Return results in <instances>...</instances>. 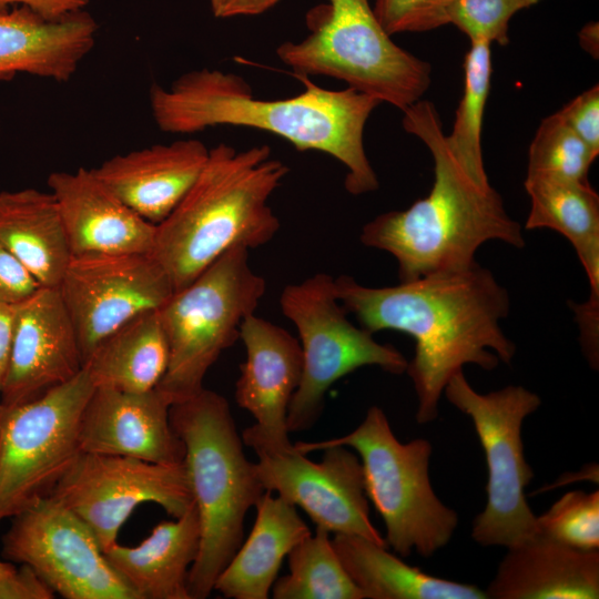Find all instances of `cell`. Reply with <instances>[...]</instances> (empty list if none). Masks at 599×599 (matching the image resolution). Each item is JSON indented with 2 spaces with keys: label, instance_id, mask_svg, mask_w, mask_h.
Listing matches in <instances>:
<instances>
[{
  "label": "cell",
  "instance_id": "obj_9",
  "mask_svg": "<svg viewBox=\"0 0 599 599\" xmlns=\"http://www.w3.org/2000/svg\"><path fill=\"white\" fill-rule=\"evenodd\" d=\"M443 394L469 416L486 457L487 501L473 521L471 538L485 547L508 548L536 537L537 516L525 495L534 471L525 458L521 427L539 408L540 397L519 385L477 393L463 370L448 380Z\"/></svg>",
  "mask_w": 599,
  "mask_h": 599
},
{
  "label": "cell",
  "instance_id": "obj_35",
  "mask_svg": "<svg viewBox=\"0 0 599 599\" xmlns=\"http://www.w3.org/2000/svg\"><path fill=\"white\" fill-rule=\"evenodd\" d=\"M557 113L599 155V85L596 83L569 101Z\"/></svg>",
  "mask_w": 599,
  "mask_h": 599
},
{
  "label": "cell",
  "instance_id": "obj_28",
  "mask_svg": "<svg viewBox=\"0 0 599 599\" xmlns=\"http://www.w3.org/2000/svg\"><path fill=\"white\" fill-rule=\"evenodd\" d=\"M530 197L526 230L550 229L572 245L589 280L599 290V195L589 182L526 176Z\"/></svg>",
  "mask_w": 599,
  "mask_h": 599
},
{
  "label": "cell",
  "instance_id": "obj_38",
  "mask_svg": "<svg viewBox=\"0 0 599 599\" xmlns=\"http://www.w3.org/2000/svg\"><path fill=\"white\" fill-rule=\"evenodd\" d=\"M88 3L89 0H0V10L26 6L47 19H58L84 9Z\"/></svg>",
  "mask_w": 599,
  "mask_h": 599
},
{
  "label": "cell",
  "instance_id": "obj_21",
  "mask_svg": "<svg viewBox=\"0 0 599 599\" xmlns=\"http://www.w3.org/2000/svg\"><path fill=\"white\" fill-rule=\"evenodd\" d=\"M97 30L84 9L58 19L26 6L0 10V79L22 72L68 81L93 49Z\"/></svg>",
  "mask_w": 599,
  "mask_h": 599
},
{
  "label": "cell",
  "instance_id": "obj_22",
  "mask_svg": "<svg viewBox=\"0 0 599 599\" xmlns=\"http://www.w3.org/2000/svg\"><path fill=\"white\" fill-rule=\"evenodd\" d=\"M485 591L488 599H597L599 550L542 535L507 548Z\"/></svg>",
  "mask_w": 599,
  "mask_h": 599
},
{
  "label": "cell",
  "instance_id": "obj_20",
  "mask_svg": "<svg viewBox=\"0 0 599 599\" xmlns=\"http://www.w3.org/2000/svg\"><path fill=\"white\" fill-rule=\"evenodd\" d=\"M209 151L200 140L183 139L115 155L91 170L123 203L158 225L194 184Z\"/></svg>",
  "mask_w": 599,
  "mask_h": 599
},
{
  "label": "cell",
  "instance_id": "obj_27",
  "mask_svg": "<svg viewBox=\"0 0 599 599\" xmlns=\"http://www.w3.org/2000/svg\"><path fill=\"white\" fill-rule=\"evenodd\" d=\"M169 361V341L159 309H153L139 314L101 341L83 367L94 387L142 393L156 388Z\"/></svg>",
  "mask_w": 599,
  "mask_h": 599
},
{
  "label": "cell",
  "instance_id": "obj_11",
  "mask_svg": "<svg viewBox=\"0 0 599 599\" xmlns=\"http://www.w3.org/2000/svg\"><path fill=\"white\" fill-rule=\"evenodd\" d=\"M93 390L83 367L31 400L0 402V522L50 495L81 453L79 425Z\"/></svg>",
  "mask_w": 599,
  "mask_h": 599
},
{
  "label": "cell",
  "instance_id": "obj_5",
  "mask_svg": "<svg viewBox=\"0 0 599 599\" xmlns=\"http://www.w3.org/2000/svg\"><path fill=\"white\" fill-rule=\"evenodd\" d=\"M170 419L185 447L184 465L201 528L187 589L191 599H205L241 546L245 516L265 490L255 463L244 454L224 396L203 388L173 404Z\"/></svg>",
  "mask_w": 599,
  "mask_h": 599
},
{
  "label": "cell",
  "instance_id": "obj_24",
  "mask_svg": "<svg viewBox=\"0 0 599 599\" xmlns=\"http://www.w3.org/2000/svg\"><path fill=\"white\" fill-rule=\"evenodd\" d=\"M255 508L247 539L215 580L214 590L225 598H268L284 558L312 534L296 507L278 495L265 491Z\"/></svg>",
  "mask_w": 599,
  "mask_h": 599
},
{
  "label": "cell",
  "instance_id": "obj_26",
  "mask_svg": "<svg viewBox=\"0 0 599 599\" xmlns=\"http://www.w3.org/2000/svg\"><path fill=\"white\" fill-rule=\"evenodd\" d=\"M332 544L364 599H487L475 585L428 575L367 538L335 535Z\"/></svg>",
  "mask_w": 599,
  "mask_h": 599
},
{
  "label": "cell",
  "instance_id": "obj_25",
  "mask_svg": "<svg viewBox=\"0 0 599 599\" xmlns=\"http://www.w3.org/2000/svg\"><path fill=\"white\" fill-rule=\"evenodd\" d=\"M0 243L43 287H58L71 258L51 192H0Z\"/></svg>",
  "mask_w": 599,
  "mask_h": 599
},
{
  "label": "cell",
  "instance_id": "obj_14",
  "mask_svg": "<svg viewBox=\"0 0 599 599\" xmlns=\"http://www.w3.org/2000/svg\"><path fill=\"white\" fill-rule=\"evenodd\" d=\"M81 347L83 364L95 346L173 294L170 277L151 254L72 255L58 286Z\"/></svg>",
  "mask_w": 599,
  "mask_h": 599
},
{
  "label": "cell",
  "instance_id": "obj_32",
  "mask_svg": "<svg viewBox=\"0 0 599 599\" xmlns=\"http://www.w3.org/2000/svg\"><path fill=\"white\" fill-rule=\"evenodd\" d=\"M539 535L562 545L599 550V490L568 491L541 516H537Z\"/></svg>",
  "mask_w": 599,
  "mask_h": 599
},
{
  "label": "cell",
  "instance_id": "obj_37",
  "mask_svg": "<svg viewBox=\"0 0 599 599\" xmlns=\"http://www.w3.org/2000/svg\"><path fill=\"white\" fill-rule=\"evenodd\" d=\"M53 590L29 566L0 577V599H53Z\"/></svg>",
  "mask_w": 599,
  "mask_h": 599
},
{
  "label": "cell",
  "instance_id": "obj_8",
  "mask_svg": "<svg viewBox=\"0 0 599 599\" xmlns=\"http://www.w3.org/2000/svg\"><path fill=\"white\" fill-rule=\"evenodd\" d=\"M265 293V280L250 265V250L233 247L159 308L170 361L156 388L172 404L204 388L209 369L240 339L242 323Z\"/></svg>",
  "mask_w": 599,
  "mask_h": 599
},
{
  "label": "cell",
  "instance_id": "obj_36",
  "mask_svg": "<svg viewBox=\"0 0 599 599\" xmlns=\"http://www.w3.org/2000/svg\"><path fill=\"white\" fill-rule=\"evenodd\" d=\"M38 287L31 274L0 243V303L17 304Z\"/></svg>",
  "mask_w": 599,
  "mask_h": 599
},
{
  "label": "cell",
  "instance_id": "obj_6",
  "mask_svg": "<svg viewBox=\"0 0 599 599\" xmlns=\"http://www.w3.org/2000/svg\"><path fill=\"white\" fill-rule=\"evenodd\" d=\"M309 34L276 53L294 75L342 80L404 111L430 85L432 67L398 47L377 20L370 0H328L306 14Z\"/></svg>",
  "mask_w": 599,
  "mask_h": 599
},
{
  "label": "cell",
  "instance_id": "obj_34",
  "mask_svg": "<svg viewBox=\"0 0 599 599\" xmlns=\"http://www.w3.org/2000/svg\"><path fill=\"white\" fill-rule=\"evenodd\" d=\"M453 0H373L374 13L389 34L425 32L448 24Z\"/></svg>",
  "mask_w": 599,
  "mask_h": 599
},
{
  "label": "cell",
  "instance_id": "obj_39",
  "mask_svg": "<svg viewBox=\"0 0 599 599\" xmlns=\"http://www.w3.org/2000/svg\"><path fill=\"white\" fill-rule=\"evenodd\" d=\"M280 0H210L216 18L256 16L273 8Z\"/></svg>",
  "mask_w": 599,
  "mask_h": 599
},
{
  "label": "cell",
  "instance_id": "obj_1",
  "mask_svg": "<svg viewBox=\"0 0 599 599\" xmlns=\"http://www.w3.org/2000/svg\"><path fill=\"white\" fill-rule=\"evenodd\" d=\"M335 288L347 314L370 334L392 329L414 338L415 354L405 372L417 396L420 425L437 418L444 389L464 365L493 370L516 354L500 327L510 308L508 292L477 262L387 287L341 275Z\"/></svg>",
  "mask_w": 599,
  "mask_h": 599
},
{
  "label": "cell",
  "instance_id": "obj_42",
  "mask_svg": "<svg viewBox=\"0 0 599 599\" xmlns=\"http://www.w3.org/2000/svg\"><path fill=\"white\" fill-rule=\"evenodd\" d=\"M16 570V567L8 562L0 560V577L9 575Z\"/></svg>",
  "mask_w": 599,
  "mask_h": 599
},
{
  "label": "cell",
  "instance_id": "obj_12",
  "mask_svg": "<svg viewBox=\"0 0 599 599\" xmlns=\"http://www.w3.org/2000/svg\"><path fill=\"white\" fill-rule=\"evenodd\" d=\"M4 559L31 567L65 599H139L111 566L90 528L48 495L13 516Z\"/></svg>",
  "mask_w": 599,
  "mask_h": 599
},
{
  "label": "cell",
  "instance_id": "obj_17",
  "mask_svg": "<svg viewBox=\"0 0 599 599\" xmlns=\"http://www.w3.org/2000/svg\"><path fill=\"white\" fill-rule=\"evenodd\" d=\"M82 368L78 335L58 287L40 286L14 304L1 404L31 400L70 380Z\"/></svg>",
  "mask_w": 599,
  "mask_h": 599
},
{
  "label": "cell",
  "instance_id": "obj_15",
  "mask_svg": "<svg viewBox=\"0 0 599 599\" xmlns=\"http://www.w3.org/2000/svg\"><path fill=\"white\" fill-rule=\"evenodd\" d=\"M314 463L293 447L286 451L257 450L256 474L265 491L302 508L334 535H353L387 547L369 518L363 468L346 446H328Z\"/></svg>",
  "mask_w": 599,
  "mask_h": 599
},
{
  "label": "cell",
  "instance_id": "obj_10",
  "mask_svg": "<svg viewBox=\"0 0 599 599\" xmlns=\"http://www.w3.org/2000/svg\"><path fill=\"white\" fill-rule=\"evenodd\" d=\"M282 313L296 327L303 354L302 377L287 410L288 432L311 428L319 418L329 387L363 366L403 374L408 361L389 344L355 326L341 304L335 278L315 273L288 284L280 296Z\"/></svg>",
  "mask_w": 599,
  "mask_h": 599
},
{
  "label": "cell",
  "instance_id": "obj_3",
  "mask_svg": "<svg viewBox=\"0 0 599 599\" xmlns=\"http://www.w3.org/2000/svg\"><path fill=\"white\" fill-rule=\"evenodd\" d=\"M402 122L432 154L433 186L406 210L367 222L359 235L365 246L395 257L399 282L466 268L487 241L524 247L521 226L507 213L500 194L470 179L448 149L435 104L418 100L403 111Z\"/></svg>",
  "mask_w": 599,
  "mask_h": 599
},
{
  "label": "cell",
  "instance_id": "obj_31",
  "mask_svg": "<svg viewBox=\"0 0 599 599\" xmlns=\"http://www.w3.org/2000/svg\"><path fill=\"white\" fill-rule=\"evenodd\" d=\"M597 156L556 112L541 120L528 152L527 176L588 182Z\"/></svg>",
  "mask_w": 599,
  "mask_h": 599
},
{
  "label": "cell",
  "instance_id": "obj_18",
  "mask_svg": "<svg viewBox=\"0 0 599 599\" xmlns=\"http://www.w3.org/2000/svg\"><path fill=\"white\" fill-rule=\"evenodd\" d=\"M172 405L158 388L128 393L94 387L80 419L81 453L183 463L185 447L170 419Z\"/></svg>",
  "mask_w": 599,
  "mask_h": 599
},
{
  "label": "cell",
  "instance_id": "obj_2",
  "mask_svg": "<svg viewBox=\"0 0 599 599\" xmlns=\"http://www.w3.org/2000/svg\"><path fill=\"white\" fill-rule=\"evenodd\" d=\"M305 90L287 99L254 98L240 75L202 69L177 78L169 89L153 84L150 106L161 131L190 134L210 126H246L276 134L298 151H321L346 166V191L374 192L379 183L366 155L364 130L380 102L352 88L327 90L295 75Z\"/></svg>",
  "mask_w": 599,
  "mask_h": 599
},
{
  "label": "cell",
  "instance_id": "obj_16",
  "mask_svg": "<svg viewBox=\"0 0 599 599\" xmlns=\"http://www.w3.org/2000/svg\"><path fill=\"white\" fill-rule=\"evenodd\" d=\"M240 339L245 361L235 384V402L255 419L241 434L243 443L254 451L290 450L294 444L288 438L287 410L303 369L300 341L255 313L242 323Z\"/></svg>",
  "mask_w": 599,
  "mask_h": 599
},
{
  "label": "cell",
  "instance_id": "obj_23",
  "mask_svg": "<svg viewBox=\"0 0 599 599\" xmlns=\"http://www.w3.org/2000/svg\"><path fill=\"white\" fill-rule=\"evenodd\" d=\"M200 539L193 502L182 516L156 525L139 545L115 542L104 554L139 599H191L187 578Z\"/></svg>",
  "mask_w": 599,
  "mask_h": 599
},
{
  "label": "cell",
  "instance_id": "obj_4",
  "mask_svg": "<svg viewBox=\"0 0 599 599\" xmlns=\"http://www.w3.org/2000/svg\"><path fill=\"white\" fill-rule=\"evenodd\" d=\"M266 144L243 151L220 143L171 214L156 225L151 255L174 292L189 285L233 247L265 245L280 230L268 204L288 173Z\"/></svg>",
  "mask_w": 599,
  "mask_h": 599
},
{
  "label": "cell",
  "instance_id": "obj_19",
  "mask_svg": "<svg viewBox=\"0 0 599 599\" xmlns=\"http://www.w3.org/2000/svg\"><path fill=\"white\" fill-rule=\"evenodd\" d=\"M71 255L151 254L156 225L141 217L92 172H53L48 176Z\"/></svg>",
  "mask_w": 599,
  "mask_h": 599
},
{
  "label": "cell",
  "instance_id": "obj_41",
  "mask_svg": "<svg viewBox=\"0 0 599 599\" xmlns=\"http://www.w3.org/2000/svg\"><path fill=\"white\" fill-rule=\"evenodd\" d=\"M580 45L593 58H598L599 52V29L598 22H589L578 33Z\"/></svg>",
  "mask_w": 599,
  "mask_h": 599
},
{
  "label": "cell",
  "instance_id": "obj_29",
  "mask_svg": "<svg viewBox=\"0 0 599 599\" xmlns=\"http://www.w3.org/2000/svg\"><path fill=\"white\" fill-rule=\"evenodd\" d=\"M288 573L275 580L274 599H364L344 569L329 538L316 527L287 555Z\"/></svg>",
  "mask_w": 599,
  "mask_h": 599
},
{
  "label": "cell",
  "instance_id": "obj_13",
  "mask_svg": "<svg viewBox=\"0 0 599 599\" xmlns=\"http://www.w3.org/2000/svg\"><path fill=\"white\" fill-rule=\"evenodd\" d=\"M92 531L103 551L142 502H154L177 518L193 497L183 463L80 453L50 493Z\"/></svg>",
  "mask_w": 599,
  "mask_h": 599
},
{
  "label": "cell",
  "instance_id": "obj_33",
  "mask_svg": "<svg viewBox=\"0 0 599 599\" xmlns=\"http://www.w3.org/2000/svg\"><path fill=\"white\" fill-rule=\"evenodd\" d=\"M542 0H453L448 8V24L464 32L469 41L509 42L510 19L520 10Z\"/></svg>",
  "mask_w": 599,
  "mask_h": 599
},
{
  "label": "cell",
  "instance_id": "obj_7",
  "mask_svg": "<svg viewBox=\"0 0 599 599\" xmlns=\"http://www.w3.org/2000/svg\"><path fill=\"white\" fill-rule=\"evenodd\" d=\"M354 449L361 460L367 498L382 517L387 546L408 557L414 550L430 557L446 546L458 525L457 512L440 501L429 479L432 444L424 438L399 441L380 407L347 435L322 441H297L307 454L328 446Z\"/></svg>",
  "mask_w": 599,
  "mask_h": 599
},
{
  "label": "cell",
  "instance_id": "obj_30",
  "mask_svg": "<svg viewBox=\"0 0 599 599\" xmlns=\"http://www.w3.org/2000/svg\"><path fill=\"white\" fill-rule=\"evenodd\" d=\"M465 87L451 132L445 134L448 149L477 184L488 186L481 151L483 116L490 89V43L470 41L464 60Z\"/></svg>",
  "mask_w": 599,
  "mask_h": 599
},
{
  "label": "cell",
  "instance_id": "obj_40",
  "mask_svg": "<svg viewBox=\"0 0 599 599\" xmlns=\"http://www.w3.org/2000/svg\"><path fill=\"white\" fill-rule=\"evenodd\" d=\"M14 304L0 303V389L4 378L12 336Z\"/></svg>",
  "mask_w": 599,
  "mask_h": 599
}]
</instances>
